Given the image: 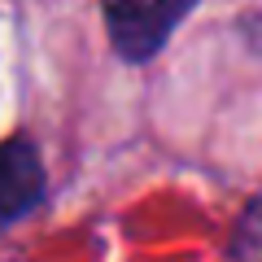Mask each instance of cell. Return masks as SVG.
<instances>
[{"instance_id": "obj_1", "label": "cell", "mask_w": 262, "mask_h": 262, "mask_svg": "<svg viewBox=\"0 0 262 262\" xmlns=\"http://www.w3.org/2000/svg\"><path fill=\"white\" fill-rule=\"evenodd\" d=\"M110 39L127 61H149L196 0H101Z\"/></svg>"}, {"instance_id": "obj_2", "label": "cell", "mask_w": 262, "mask_h": 262, "mask_svg": "<svg viewBox=\"0 0 262 262\" xmlns=\"http://www.w3.org/2000/svg\"><path fill=\"white\" fill-rule=\"evenodd\" d=\"M44 196V162L31 140H5L0 144V227L35 210Z\"/></svg>"}, {"instance_id": "obj_3", "label": "cell", "mask_w": 262, "mask_h": 262, "mask_svg": "<svg viewBox=\"0 0 262 262\" xmlns=\"http://www.w3.org/2000/svg\"><path fill=\"white\" fill-rule=\"evenodd\" d=\"M236 258L241 262H262V196L245 210L241 227H236Z\"/></svg>"}]
</instances>
